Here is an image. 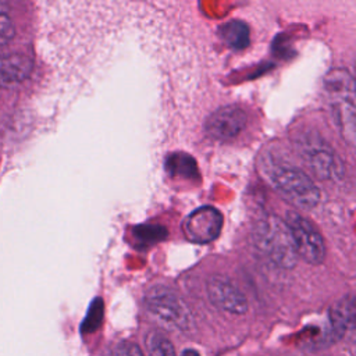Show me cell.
Returning <instances> with one entry per match:
<instances>
[{"label":"cell","mask_w":356,"mask_h":356,"mask_svg":"<svg viewBox=\"0 0 356 356\" xmlns=\"http://www.w3.org/2000/svg\"><path fill=\"white\" fill-rule=\"evenodd\" d=\"M15 35V26L7 15L4 6L0 3V46L7 44Z\"/></svg>","instance_id":"2e32d148"},{"label":"cell","mask_w":356,"mask_h":356,"mask_svg":"<svg viewBox=\"0 0 356 356\" xmlns=\"http://www.w3.org/2000/svg\"><path fill=\"white\" fill-rule=\"evenodd\" d=\"M167 229L163 225L157 224H142L134 228V236L142 245H150L163 241L167 236Z\"/></svg>","instance_id":"5bb4252c"},{"label":"cell","mask_w":356,"mask_h":356,"mask_svg":"<svg viewBox=\"0 0 356 356\" xmlns=\"http://www.w3.org/2000/svg\"><path fill=\"white\" fill-rule=\"evenodd\" d=\"M298 149L309 170L318 179H338L343 175L341 159L317 132L303 134Z\"/></svg>","instance_id":"277c9868"},{"label":"cell","mask_w":356,"mask_h":356,"mask_svg":"<svg viewBox=\"0 0 356 356\" xmlns=\"http://www.w3.org/2000/svg\"><path fill=\"white\" fill-rule=\"evenodd\" d=\"M207 295L214 306L232 314H243L248 300L241 289L224 275H213L207 281Z\"/></svg>","instance_id":"9c48e42d"},{"label":"cell","mask_w":356,"mask_h":356,"mask_svg":"<svg viewBox=\"0 0 356 356\" xmlns=\"http://www.w3.org/2000/svg\"><path fill=\"white\" fill-rule=\"evenodd\" d=\"M256 248L275 266L289 270L298 261V254L284 220L274 214L259 218L252 232Z\"/></svg>","instance_id":"3957f363"},{"label":"cell","mask_w":356,"mask_h":356,"mask_svg":"<svg viewBox=\"0 0 356 356\" xmlns=\"http://www.w3.org/2000/svg\"><path fill=\"white\" fill-rule=\"evenodd\" d=\"M284 221L289 229L298 257L310 264L323 263L325 257V243L317 227L296 211H288Z\"/></svg>","instance_id":"5b68a950"},{"label":"cell","mask_w":356,"mask_h":356,"mask_svg":"<svg viewBox=\"0 0 356 356\" xmlns=\"http://www.w3.org/2000/svg\"><path fill=\"white\" fill-rule=\"evenodd\" d=\"M182 356H199V353L195 349H185L182 352Z\"/></svg>","instance_id":"ac0fdd59"},{"label":"cell","mask_w":356,"mask_h":356,"mask_svg":"<svg viewBox=\"0 0 356 356\" xmlns=\"http://www.w3.org/2000/svg\"><path fill=\"white\" fill-rule=\"evenodd\" d=\"M263 171L273 188L295 207L310 210L318 204L320 191L300 168L280 160L266 159Z\"/></svg>","instance_id":"6da1fadb"},{"label":"cell","mask_w":356,"mask_h":356,"mask_svg":"<svg viewBox=\"0 0 356 356\" xmlns=\"http://www.w3.org/2000/svg\"><path fill=\"white\" fill-rule=\"evenodd\" d=\"M218 32L222 42L234 50L245 49L249 44V40H250L249 28L242 21H238V19L228 21L220 28Z\"/></svg>","instance_id":"8fae6325"},{"label":"cell","mask_w":356,"mask_h":356,"mask_svg":"<svg viewBox=\"0 0 356 356\" xmlns=\"http://www.w3.org/2000/svg\"><path fill=\"white\" fill-rule=\"evenodd\" d=\"M246 113L234 104L216 110L206 120V132L217 140H229L238 136L246 125Z\"/></svg>","instance_id":"ba28073f"},{"label":"cell","mask_w":356,"mask_h":356,"mask_svg":"<svg viewBox=\"0 0 356 356\" xmlns=\"http://www.w3.org/2000/svg\"><path fill=\"white\" fill-rule=\"evenodd\" d=\"M165 170H168L171 175H184L186 178L197 175L195 160L191 156L182 153L170 156L165 161Z\"/></svg>","instance_id":"4fadbf2b"},{"label":"cell","mask_w":356,"mask_h":356,"mask_svg":"<svg viewBox=\"0 0 356 356\" xmlns=\"http://www.w3.org/2000/svg\"><path fill=\"white\" fill-rule=\"evenodd\" d=\"M32 60L19 53L0 56V86L22 82L32 72Z\"/></svg>","instance_id":"30bf717a"},{"label":"cell","mask_w":356,"mask_h":356,"mask_svg":"<svg viewBox=\"0 0 356 356\" xmlns=\"http://www.w3.org/2000/svg\"><path fill=\"white\" fill-rule=\"evenodd\" d=\"M330 320H331L334 331H337L339 335L343 334L348 328H350L355 323L353 298L348 296V298L341 299L338 303H335L331 307Z\"/></svg>","instance_id":"7c38bea8"},{"label":"cell","mask_w":356,"mask_h":356,"mask_svg":"<svg viewBox=\"0 0 356 356\" xmlns=\"http://www.w3.org/2000/svg\"><path fill=\"white\" fill-rule=\"evenodd\" d=\"M222 228V214L211 206H202L193 210L182 224L188 241L199 245L214 241Z\"/></svg>","instance_id":"52a82bcc"},{"label":"cell","mask_w":356,"mask_h":356,"mask_svg":"<svg viewBox=\"0 0 356 356\" xmlns=\"http://www.w3.org/2000/svg\"><path fill=\"white\" fill-rule=\"evenodd\" d=\"M145 305L163 324L177 330H188L191 324L189 309L170 288L163 285L153 286L145 296Z\"/></svg>","instance_id":"8992f818"},{"label":"cell","mask_w":356,"mask_h":356,"mask_svg":"<svg viewBox=\"0 0 356 356\" xmlns=\"http://www.w3.org/2000/svg\"><path fill=\"white\" fill-rule=\"evenodd\" d=\"M149 356H177L172 343L161 334L153 332L147 339Z\"/></svg>","instance_id":"9a60e30c"},{"label":"cell","mask_w":356,"mask_h":356,"mask_svg":"<svg viewBox=\"0 0 356 356\" xmlns=\"http://www.w3.org/2000/svg\"><path fill=\"white\" fill-rule=\"evenodd\" d=\"M110 356H143V355L140 348L136 343L124 341V342H120L117 346H114Z\"/></svg>","instance_id":"e0dca14e"},{"label":"cell","mask_w":356,"mask_h":356,"mask_svg":"<svg viewBox=\"0 0 356 356\" xmlns=\"http://www.w3.org/2000/svg\"><path fill=\"white\" fill-rule=\"evenodd\" d=\"M324 89L327 93L331 111L342 138L350 145H355V81L353 76L343 68L331 70L324 78Z\"/></svg>","instance_id":"7a4b0ae2"}]
</instances>
